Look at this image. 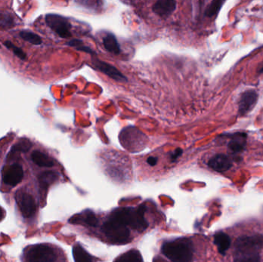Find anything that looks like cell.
Segmentation results:
<instances>
[{
  "label": "cell",
  "mask_w": 263,
  "mask_h": 262,
  "mask_svg": "<svg viewBox=\"0 0 263 262\" xmlns=\"http://www.w3.org/2000/svg\"><path fill=\"white\" fill-rule=\"evenodd\" d=\"M263 248V236L239 237L234 244L235 261H259L260 251Z\"/></svg>",
  "instance_id": "cell-1"
},
{
  "label": "cell",
  "mask_w": 263,
  "mask_h": 262,
  "mask_svg": "<svg viewBox=\"0 0 263 262\" xmlns=\"http://www.w3.org/2000/svg\"><path fill=\"white\" fill-rule=\"evenodd\" d=\"M146 207L141 205L139 208H121L115 210L111 214L110 218H114L132 228L138 232H142L148 228V224L145 218Z\"/></svg>",
  "instance_id": "cell-2"
},
{
  "label": "cell",
  "mask_w": 263,
  "mask_h": 262,
  "mask_svg": "<svg viewBox=\"0 0 263 262\" xmlns=\"http://www.w3.org/2000/svg\"><path fill=\"white\" fill-rule=\"evenodd\" d=\"M162 252L172 261H190L194 253L193 242L190 238H177L166 242L162 246Z\"/></svg>",
  "instance_id": "cell-3"
},
{
  "label": "cell",
  "mask_w": 263,
  "mask_h": 262,
  "mask_svg": "<svg viewBox=\"0 0 263 262\" xmlns=\"http://www.w3.org/2000/svg\"><path fill=\"white\" fill-rule=\"evenodd\" d=\"M102 230L112 243H127L130 238V231L128 226L110 217L104 223Z\"/></svg>",
  "instance_id": "cell-4"
},
{
  "label": "cell",
  "mask_w": 263,
  "mask_h": 262,
  "mask_svg": "<svg viewBox=\"0 0 263 262\" xmlns=\"http://www.w3.org/2000/svg\"><path fill=\"white\" fill-rule=\"evenodd\" d=\"M46 22L47 26L53 32H56L60 38L68 39L72 37V32H71L72 25L67 18L60 15L50 13L46 16Z\"/></svg>",
  "instance_id": "cell-5"
},
{
  "label": "cell",
  "mask_w": 263,
  "mask_h": 262,
  "mask_svg": "<svg viewBox=\"0 0 263 262\" xmlns=\"http://www.w3.org/2000/svg\"><path fill=\"white\" fill-rule=\"evenodd\" d=\"M28 261L52 262L56 260L54 249L47 245H36L29 248L26 254Z\"/></svg>",
  "instance_id": "cell-6"
},
{
  "label": "cell",
  "mask_w": 263,
  "mask_h": 262,
  "mask_svg": "<svg viewBox=\"0 0 263 262\" xmlns=\"http://www.w3.org/2000/svg\"><path fill=\"white\" fill-rule=\"evenodd\" d=\"M92 65H93L94 69L101 71L102 73L105 74L107 77L120 83H125L127 82V78L125 77L120 70L117 69L115 66L108 63V62H103L100 59H96L94 56L92 58Z\"/></svg>",
  "instance_id": "cell-7"
},
{
  "label": "cell",
  "mask_w": 263,
  "mask_h": 262,
  "mask_svg": "<svg viewBox=\"0 0 263 262\" xmlns=\"http://www.w3.org/2000/svg\"><path fill=\"white\" fill-rule=\"evenodd\" d=\"M16 200L24 218H31L35 214L36 205L35 199L30 194L23 191H19L16 193Z\"/></svg>",
  "instance_id": "cell-8"
},
{
  "label": "cell",
  "mask_w": 263,
  "mask_h": 262,
  "mask_svg": "<svg viewBox=\"0 0 263 262\" xmlns=\"http://www.w3.org/2000/svg\"><path fill=\"white\" fill-rule=\"evenodd\" d=\"M24 172L23 168L18 164L10 165L4 169L3 180L5 184L14 187L22 181Z\"/></svg>",
  "instance_id": "cell-9"
},
{
  "label": "cell",
  "mask_w": 263,
  "mask_h": 262,
  "mask_svg": "<svg viewBox=\"0 0 263 262\" xmlns=\"http://www.w3.org/2000/svg\"><path fill=\"white\" fill-rule=\"evenodd\" d=\"M258 94L255 90H248L241 95L239 102V113L240 116L248 114L256 105Z\"/></svg>",
  "instance_id": "cell-10"
},
{
  "label": "cell",
  "mask_w": 263,
  "mask_h": 262,
  "mask_svg": "<svg viewBox=\"0 0 263 262\" xmlns=\"http://www.w3.org/2000/svg\"><path fill=\"white\" fill-rule=\"evenodd\" d=\"M230 138L228 143V149L233 154L243 153L246 148L247 134L245 132H236V133L227 135Z\"/></svg>",
  "instance_id": "cell-11"
},
{
  "label": "cell",
  "mask_w": 263,
  "mask_h": 262,
  "mask_svg": "<svg viewBox=\"0 0 263 262\" xmlns=\"http://www.w3.org/2000/svg\"><path fill=\"white\" fill-rule=\"evenodd\" d=\"M176 9L175 0H157L153 5V11L160 17L166 19L173 13Z\"/></svg>",
  "instance_id": "cell-12"
},
{
  "label": "cell",
  "mask_w": 263,
  "mask_h": 262,
  "mask_svg": "<svg viewBox=\"0 0 263 262\" xmlns=\"http://www.w3.org/2000/svg\"><path fill=\"white\" fill-rule=\"evenodd\" d=\"M208 165L215 172H225L233 167V161L227 155L218 154L209 161Z\"/></svg>",
  "instance_id": "cell-13"
},
{
  "label": "cell",
  "mask_w": 263,
  "mask_h": 262,
  "mask_svg": "<svg viewBox=\"0 0 263 262\" xmlns=\"http://www.w3.org/2000/svg\"><path fill=\"white\" fill-rule=\"evenodd\" d=\"M214 244L218 248V252L222 255H225L226 253L231 246V238L224 232H217L214 235Z\"/></svg>",
  "instance_id": "cell-14"
},
{
  "label": "cell",
  "mask_w": 263,
  "mask_h": 262,
  "mask_svg": "<svg viewBox=\"0 0 263 262\" xmlns=\"http://www.w3.org/2000/svg\"><path fill=\"white\" fill-rule=\"evenodd\" d=\"M69 222L72 224H84L91 227L97 226L98 219L96 215L93 212L83 213V214H77L69 219Z\"/></svg>",
  "instance_id": "cell-15"
},
{
  "label": "cell",
  "mask_w": 263,
  "mask_h": 262,
  "mask_svg": "<svg viewBox=\"0 0 263 262\" xmlns=\"http://www.w3.org/2000/svg\"><path fill=\"white\" fill-rule=\"evenodd\" d=\"M102 43H103V46L105 50L112 54L118 56L121 53L120 43H119L117 37L114 34L110 33V32L106 33V35L102 39Z\"/></svg>",
  "instance_id": "cell-16"
},
{
  "label": "cell",
  "mask_w": 263,
  "mask_h": 262,
  "mask_svg": "<svg viewBox=\"0 0 263 262\" xmlns=\"http://www.w3.org/2000/svg\"><path fill=\"white\" fill-rule=\"evenodd\" d=\"M38 179L40 190L46 193L48 188L58 179V175L54 172H44L39 175Z\"/></svg>",
  "instance_id": "cell-17"
},
{
  "label": "cell",
  "mask_w": 263,
  "mask_h": 262,
  "mask_svg": "<svg viewBox=\"0 0 263 262\" xmlns=\"http://www.w3.org/2000/svg\"><path fill=\"white\" fill-rule=\"evenodd\" d=\"M32 161L40 167L51 168L54 166V161L45 153L40 151H34L31 155Z\"/></svg>",
  "instance_id": "cell-18"
},
{
  "label": "cell",
  "mask_w": 263,
  "mask_h": 262,
  "mask_svg": "<svg viewBox=\"0 0 263 262\" xmlns=\"http://www.w3.org/2000/svg\"><path fill=\"white\" fill-rule=\"evenodd\" d=\"M74 260L78 262H90L93 260V257L84 248L80 245H76L72 248Z\"/></svg>",
  "instance_id": "cell-19"
},
{
  "label": "cell",
  "mask_w": 263,
  "mask_h": 262,
  "mask_svg": "<svg viewBox=\"0 0 263 262\" xmlns=\"http://www.w3.org/2000/svg\"><path fill=\"white\" fill-rule=\"evenodd\" d=\"M66 45L70 46V47L74 48V49L78 50V51L88 53V54H90L91 56H93L96 55V52H95L92 48H90V46H86L82 40L74 39V40H69V42H67Z\"/></svg>",
  "instance_id": "cell-20"
},
{
  "label": "cell",
  "mask_w": 263,
  "mask_h": 262,
  "mask_svg": "<svg viewBox=\"0 0 263 262\" xmlns=\"http://www.w3.org/2000/svg\"><path fill=\"white\" fill-rule=\"evenodd\" d=\"M76 2L83 8L94 12L99 11L103 5L102 0H76Z\"/></svg>",
  "instance_id": "cell-21"
},
{
  "label": "cell",
  "mask_w": 263,
  "mask_h": 262,
  "mask_svg": "<svg viewBox=\"0 0 263 262\" xmlns=\"http://www.w3.org/2000/svg\"><path fill=\"white\" fill-rule=\"evenodd\" d=\"M19 35L23 40L31 43V44L35 45V46L42 44V39L40 38V36H39L37 34L31 32V31H21L19 32Z\"/></svg>",
  "instance_id": "cell-22"
},
{
  "label": "cell",
  "mask_w": 263,
  "mask_h": 262,
  "mask_svg": "<svg viewBox=\"0 0 263 262\" xmlns=\"http://www.w3.org/2000/svg\"><path fill=\"white\" fill-rule=\"evenodd\" d=\"M117 260L122 262L142 261V258L139 251L136 250H131L117 258Z\"/></svg>",
  "instance_id": "cell-23"
},
{
  "label": "cell",
  "mask_w": 263,
  "mask_h": 262,
  "mask_svg": "<svg viewBox=\"0 0 263 262\" xmlns=\"http://www.w3.org/2000/svg\"><path fill=\"white\" fill-rule=\"evenodd\" d=\"M32 146V143L27 139L21 140L19 142L14 145L10 151V155L17 153H26Z\"/></svg>",
  "instance_id": "cell-24"
},
{
  "label": "cell",
  "mask_w": 263,
  "mask_h": 262,
  "mask_svg": "<svg viewBox=\"0 0 263 262\" xmlns=\"http://www.w3.org/2000/svg\"><path fill=\"white\" fill-rule=\"evenodd\" d=\"M224 0H212L210 5L208 7L207 10H206V16L208 17H212L215 16L217 13L220 10L222 4H223Z\"/></svg>",
  "instance_id": "cell-25"
},
{
  "label": "cell",
  "mask_w": 263,
  "mask_h": 262,
  "mask_svg": "<svg viewBox=\"0 0 263 262\" xmlns=\"http://www.w3.org/2000/svg\"><path fill=\"white\" fill-rule=\"evenodd\" d=\"M5 46L8 48L9 50H11L18 58L22 59V60H25L26 59V55L23 50H21L20 48L17 47V46H15L13 43H11L10 41L5 42Z\"/></svg>",
  "instance_id": "cell-26"
},
{
  "label": "cell",
  "mask_w": 263,
  "mask_h": 262,
  "mask_svg": "<svg viewBox=\"0 0 263 262\" xmlns=\"http://www.w3.org/2000/svg\"><path fill=\"white\" fill-rule=\"evenodd\" d=\"M0 26L8 28L13 26V19L10 15L0 14Z\"/></svg>",
  "instance_id": "cell-27"
},
{
  "label": "cell",
  "mask_w": 263,
  "mask_h": 262,
  "mask_svg": "<svg viewBox=\"0 0 263 262\" xmlns=\"http://www.w3.org/2000/svg\"><path fill=\"white\" fill-rule=\"evenodd\" d=\"M182 154V150L181 148H177V149H175L173 153L171 154V159L172 161H175V159H177Z\"/></svg>",
  "instance_id": "cell-28"
},
{
  "label": "cell",
  "mask_w": 263,
  "mask_h": 262,
  "mask_svg": "<svg viewBox=\"0 0 263 262\" xmlns=\"http://www.w3.org/2000/svg\"><path fill=\"white\" fill-rule=\"evenodd\" d=\"M157 162H158L157 158L149 157L147 159V162H148V165H151V166H155V165H157Z\"/></svg>",
  "instance_id": "cell-29"
},
{
  "label": "cell",
  "mask_w": 263,
  "mask_h": 262,
  "mask_svg": "<svg viewBox=\"0 0 263 262\" xmlns=\"http://www.w3.org/2000/svg\"><path fill=\"white\" fill-rule=\"evenodd\" d=\"M6 214L4 210L3 209L2 207L0 206V221H2L4 219V217H5Z\"/></svg>",
  "instance_id": "cell-30"
},
{
  "label": "cell",
  "mask_w": 263,
  "mask_h": 262,
  "mask_svg": "<svg viewBox=\"0 0 263 262\" xmlns=\"http://www.w3.org/2000/svg\"><path fill=\"white\" fill-rule=\"evenodd\" d=\"M258 73H263V62L260 65L258 69Z\"/></svg>",
  "instance_id": "cell-31"
}]
</instances>
